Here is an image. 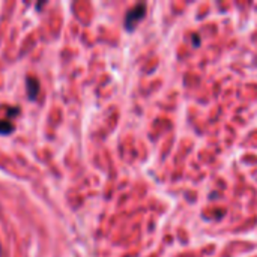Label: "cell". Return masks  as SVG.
<instances>
[{"label": "cell", "instance_id": "obj_1", "mask_svg": "<svg viewBox=\"0 0 257 257\" xmlns=\"http://www.w3.org/2000/svg\"><path fill=\"white\" fill-rule=\"evenodd\" d=\"M146 15V5L145 3H140V5H136L134 8H131L126 15H125V21H123V26L128 32H133L137 24L145 18Z\"/></svg>", "mask_w": 257, "mask_h": 257}, {"label": "cell", "instance_id": "obj_2", "mask_svg": "<svg viewBox=\"0 0 257 257\" xmlns=\"http://www.w3.org/2000/svg\"><path fill=\"white\" fill-rule=\"evenodd\" d=\"M39 90H41V84H39V80L36 77H26V92H27V98L29 101H36L38 95H39Z\"/></svg>", "mask_w": 257, "mask_h": 257}, {"label": "cell", "instance_id": "obj_3", "mask_svg": "<svg viewBox=\"0 0 257 257\" xmlns=\"http://www.w3.org/2000/svg\"><path fill=\"white\" fill-rule=\"evenodd\" d=\"M15 131V125L11 119L0 120V136H9Z\"/></svg>", "mask_w": 257, "mask_h": 257}, {"label": "cell", "instance_id": "obj_4", "mask_svg": "<svg viewBox=\"0 0 257 257\" xmlns=\"http://www.w3.org/2000/svg\"><path fill=\"white\" fill-rule=\"evenodd\" d=\"M6 113H8V116L11 117V120L14 119V117H17L20 113H21V110L18 108V107H9L8 110H6Z\"/></svg>", "mask_w": 257, "mask_h": 257}, {"label": "cell", "instance_id": "obj_5", "mask_svg": "<svg viewBox=\"0 0 257 257\" xmlns=\"http://www.w3.org/2000/svg\"><path fill=\"white\" fill-rule=\"evenodd\" d=\"M193 42H194V45H199V44H200V38H199V36L196 38V35H194V38H193Z\"/></svg>", "mask_w": 257, "mask_h": 257}]
</instances>
